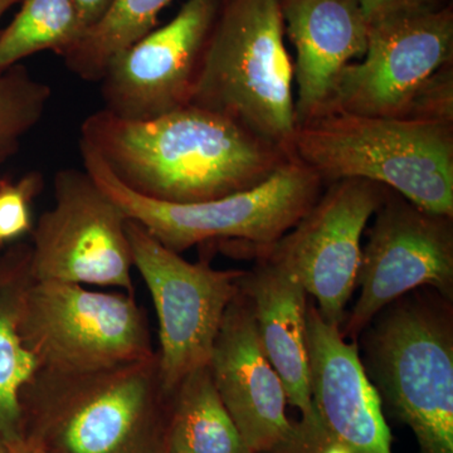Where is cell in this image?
Returning a JSON list of instances; mask_svg holds the SVG:
<instances>
[{
    "mask_svg": "<svg viewBox=\"0 0 453 453\" xmlns=\"http://www.w3.org/2000/svg\"><path fill=\"white\" fill-rule=\"evenodd\" d=\"M290 154L321 180L362 179L453 217V127L325 111L297 125Z\"/></svg>",
    "mask_w": 453,
    "mask_h": 453,
    "instance_id": "cell-3",
    "label": "cell"
},
{
    "mask_svg": "<svg viewBox=\"0 0 453 453\" xmlns=\"http://www.w3.org/2000/svg\"><path fill=\"white\" fill-rule=\"evenodd\" d=\"M40 173H29L16 183L0 181V247L16 242L32 231L31 203L42 189Z\"/></svg>",
    "mask_w": 453,
    "mask_h": 453,
    "instance_id": "cell-23",
    "label": "cell"
},
{
    "mask_svg": "<svg viewBox=\"0 0 453 453\" xmlns=\"http://www.w3.org/2000/svg\"><path fill=\"white\" fill-rule=\"evenodd\" d=\"M241 290L251 303L262 350L279 375L288 403L300 411L299 425L318 427L310 387L305 288L290 270L261 257L255 270L244 273Z\"/></svg>",
    "mask_w": 453,
    "mask_h": 453,
    "instance_id": "cell-17",
    "label": "cell"
},
{
    "mask_svg": "<svg viewBox=\"0 0 453 453\" xmlns=\"http://www.w3.org/2000/svg\"><path fill=\"white\" fill-rule=\"evenodd\" d=\"M403 119L453 127L452 64L429 77L413 97Z\"/></svg>",
    "mask_w": 453,
    "mask_h": 453,
    "instance_id": "cell-24",
    "label": "cell"
},
{
    "mask_svg": "<svg viewBox=\"0 0 453 453\" xmlns=\"http://www.w3.org/2000/svg\"><path fill=\"white\" fill-rule=\"evenodd\" d=\"M80 142L134 192L169 203L251 189L291 157L242 125L192 104L149 120L98 110L83 120Z\"/></svg>",
    "mask_w": 453,
    "mask_h": 453,
    "instance_id": "cell-1",
    "label": "cell"
},
{
    "mask_svg": "<svg viewBox=\"0 0 453 453\" xmlns=\"http://www.w3.org/2000/svg\"><path fill=\"white\" fill-rule=\"evenodd\" d=\"M0 181H2V178H0Z\"/></svg>",
    "mask_w": 453,
    "mask_h": 453,
    "instance_id": "cell-30",
    "label": "cell"
},
{
    "mask_svg": "<svg viewBox=\"0 0 453 453\" xmlns=\"http://www.w3.org/2000/svg\"><path fill=\"white\" fill-rule=\"evenodd\" d=\"M0 32V73L27 57L52 50L61 56L86 32L73 0H22Z\"/></svg>",
    "mask_w": 453,
    "mask_h": 453,
    "instance_id": "cell-21",
    "label": "cell"
},
{
    "mask_svg": "<svg viewBox=\"0 0 453 453\" xmlns=\"http://www.w3.org/2000/svg\"><path fill=\"white\" fill-rule=\"evenodd\" d=\"M220 0H187L177 16L116 55L101 82L104 109L149 120L192 103Z\"/></svg>",
    "mask_w": 453,
    "mask_h": 453,
    "instance_id": "cell-13",
    "label": "cell"
},
{
    "mask_svg": "<svg viewBox=\"0 0 453 453\" xmlns=\"http://www.w3.org/2000/svg\"><path fill=\"white\" fill-rule=\"evenodd\" d=\"M134 267L144 280L159 320L157 353L163 392L172 398L190 372L210 365L223 316L246 271L190 264L127 219Z\"/></svg>",
    "mask_w": 453,
    "mask_h": 453,
    "instance_id": "cell-8",
    "label": "cell"
},
{
    "mask_svg": "<svg viewBox=\"0 0 453 453\" xmlns=\"http://www.w3.org/2000/svg\"><path fill=\"white\" fill-rule=\"evenodd\" d=\"M388 188L345 179L330 184L311 210L277 242L258 250L261 257L290 270L319 303V314L340 327L357 286L363 232Z\"/></svg>",
    "mask_w": 453,
    "mask_h": 453,
    "instance_id": "cell-11",
    "label": "cell"
},
{
    "mask_svg": "<svg viewBox=\"0 0 453 453\" xmlns=\"http://www.w3.org/2000/svg\"><path fill=\"white\" fill-rule=\"evenodd\" d=\"M281 12L296 49L297 127L324 111L340 71L365 56L368 20L357 0H281Z\"/></svg>",
    "mask_w": 453,
    "mask_h": 453,
    "instance_id": "cell-16",
    "label": "cell"
},
{
    "mask_svg": "<svg viewBox=\"0 0 453 453\" xmlns=\"http://www.w3.org/2000/svg\"><path fill=\"white\" fill-rule=\"evenodd\" d=\"M83 168L127 219L138 223L166 249L179 253L214 240H237L262 250L294 228L321 196L323 180L288 157L258 186L198 203L157 201L116 177L100 155L80 142Z\"/></svg>",
    "mask_w": 453,
    "mask_h": 453,
    "instance_id": "cell-5",
    "label": "cell"
},
{
    "mask_svg": "<svg viewBox=\"0 0 453 453\" xmlns=\"http://www.w3.org/2000/svg\"><path fill=\"white\" fill-rule=\"evenodd\" d=\"M33 281L31 244L0 253V441L22 438L20 395L41 369L20 335L26 292Z\"/></svg>",
    "mask_w": 453,
    "mask_h": 453,
    "instance_id": "cell-18",
    "label": "cell"
},
{
    "mask_svg": "<svg viewBox=\"0 0 453 453\" xmlns=\"http://www.w3.org/2000/svg\"><path fill=\"white\" fill-rule=\"evenodd\" d=\"M52 89L22 64L0 73V164L7 162L20 142L41 121Z\"/></svg>",
    "mask_w": 453,
    "mask_h": 453,
    "instance_id": "cell-22",
    "label": "cell"
},
{
    "mask_svg": "<svg viewBox=\"0 0 453 453\" xmlns=\"http://www.w3.org/2000/svg\"><path fill=\"white\" fill-rule=\"evenodd\" d=\"M0 453H5V446L3 441H0Z\"/></svg>",
    "mask_w": 453,
    "mask_h": 453,
    "instance_id": "cell-29",
    "label": "cell"
},
{
    "mask_svg": "<svg viewBox=\"0 0 453 453\" xmlns=\"http://www.w3.org/2000/svg\"><path fill=\"white\" fill-rule=\"evenodd\" d=\"M310 387L316 417L349 453H393L380 390L372 386L356 342L327 324L315 306L306 311Z\"/></svg>",
    "mask_w": 453,
    "mask_h": 453,
    "instance_id": "cell-15",
    "label": "cell"
},
{
    "mask_svg": "<svg viewBox=\"0 0 453 453\" xmlns=\"http://www.w3.org/2000/svg\"><path fill=\"white\" fill-rule=\"evenodd\" d=\"M19 327L26 347L47 371H101L157 354L145 312L127 292L33 280Z\"/></svg>",
    "mask_w": 453,
    "mask_h": 453,
    "instance_id": "cell-7",
    "label": "cell"
},
{
    "mask_svg": "<svg viewBox=\"0 0 453 453\" xmlns=\"http://www.w3.org/2000/svg\"><path fill=\"white\" fill-rule=\"evenodd\" d=\"M366 20L380 17L389 12L413 7H434L437 0H357Z\"/></svg>",
    "mask_w": 453,
    "mask_h": 453,
    "instance_id": "cell-25",
    "label": "cell"
},
{
    "mask_svg": "<svg viewBox=\"0 0 453 453\" xmlns=\"http://www.w3.org/2000/svg\"><path fill=\"white\" fill-rule=\"evenodd\" d=\"M283 31L281 0H220L190 104L231 119L291 155L294 64Z\"/></svg>",
    "mask_w": 453,
    "mask_h": 453,
    "instance_id": "cell-4",
    "label": "cell"
},
{
    "mask_svg": "<svg viewBox=\"0 0 453 453\" xmlns=\"http://www.w3.org/2000/svg\"><path fill=\"white\" fill-rule=\"evenodd\" d=\"M166 453H170V452H166Z\"/></svg>",
    "mask_w": 453,
    "mask_h": 453,
    "instance_id": "cell-31",
    "label": "cell"
},
{
    "mask_svg": "<svg viewBox=\"0 0 453 453\" xmlns=\"http://www.w3.org/2000/svg\"><path fill=\"white\" fill-rule=\"evenodd\" d=\"M166 452L251 453L220 399L210 365L188 374L173 395Z\"/></svg>",
    "mask_w": 453,
    "mask_h": 453,
    "instance_id": "cell-19",
    "label": "cell"
},
{
    "mask_svg": "<svg viewBox=\"0 0 453 453\" xmlns=\"http://www.w3.org/2000/svg\"><path fill=\"white\" fill-rule=\"evenodd\" d=\"M22 0H0V20L4 17L9 9L14 7L16 4H19Z\"/></svg>",
    "mask_w": 453,
    "mask_h": 453,
    "instance_id": "cell-28",
    "label": "cell"
},
{
    "mask_svg": "<svg viewBox=\"0 0 453 453\" xmlns=\"http://www.w3.org/2000/svg\"><path fill=\"white\" fill-rule=\"evenodd\" d=\"M369 340L372 372L418 453H453V329L437 303H390Z\"/></svg>",
    "mask_w": 453,
    "mask_h": 453,
    "instance_id": "cell-6",
    "label": "cell"
},
{
    "mask_svg": "<svg viewBox=\"0 0 453 453\" xmlns=\"http://www.w3.org/2000/svg\"><path fill=\"white\" fill-rule=\"evenodd\" d=\"M173 0H112L104 17L62 53L68 70L83 81L100 82L111 59L157 28Z\"/></svg>",
    "mask_w": 453,
    "mask_h": 453,
    "instance_id": "cell-20",
    "label": "cell"
},
{
    "mask_svg": "<svg viewBox=\"0 0 453 453\" xmlns=\"http://www.w3.org/2000/svg\"><path fill=\"white\" fill-rule=\"evenodd\" d=\"M210 369L250 452L276 451L294 437L285 388L262 350L251 303L241 288L223 316Z\"/></svg>",
    "mask_w": 453,
    "mask_h": 453,
    "instance_id": "cell-14",
    "label": "cell"
},
{
    "mask_svg": "<svg viewBox=\"0 0 453 453\" xmlns=\"http://www.w3.org/2000/svg\"><path fill=\"white\" fill-rule=\"evenodd\" d=\"M127 222L86 170H59L55 204L32 232L33 280L104 286L133 295Z\"/></svg>",
    "mask_w": 453,
    "mask_h": 453,
    "instance_id": "cell-10",
    "label": "cell"
},
{
    "mask_svg": "<svg viewBox=\"0 0 453 453\" xmlns=\"http://www.w3.org/2000/svg\"><path fill=\"white\" fill-rule=\"evenodd\" d=\"M73 3L81 17L83 26L88 29L104 17L112 0H73Z\"/></svg>",
    "mask_w": 453,
    "mask_h": 453,
    "instance_id": "cell-26",
    "label": "cell"
},
{
    "mask_svg": "<svg viewBox=\"0 0 453 453\" xmlns=\"http://www.w3.org/2000/svg\"><path fill=\"white\" fill-rule=\"evenodd\" d=\"M170 403L157 353L95 372L41 368L20 395L22 438L49 453H166Z\"/></svg>",
    "mask_w": 453,
    "mask_h": 453,
    "instance_id": "cell-2",
    "label": "cell"
},
{
    "mask_svg": "<svg viewBox=\"0 0 453 453\" xmlns=\"http://www.w3.org/2000/svg\"><path fill=\"white\" fill-rule=\"evenodd\" d=\"M452 53L451 8H405L372 18L365 58L340 71L323 112L404 118L429 77L452 64Z\"/></svg>",
    "mask_w": 453,
    "mask_h": 453,
    "instance_id": "cell-9",
    "label": "cell"
},
{
    "mask_svg": "<svg viewBox=\"0 0 453 453\" xmlns=\"http://www.w3.org/2000/svg\"><path fill=\"white\" fill-rule=\"evenodd\" d=\"M374 216L357 271L360 296L340 330L344 338H356L390 303L422 286L452 296L451 217L428 213L390 190Z\"/></svg>",
    "mask_w": 453,
    "mask_h": 453,
    "instance_id": "cell-12",
    "label": "cell"
},
{
    "mask_svg": "<svg viewBox=\"0 0 453 453\" xmlns=\"http://www.w3.org/2000/svg\"><path fill=\"white\" fill-rule=\"evenodd\" d=\"M4 446L5 453H49L44 451V449H40V447L27 442L23 438L4 443Z\"/></svg>",
    "mask_w": 453,
    "mask_h": 453,
    "instance_id": "cell-27",
    "label": "cell"
}]
</instances>
